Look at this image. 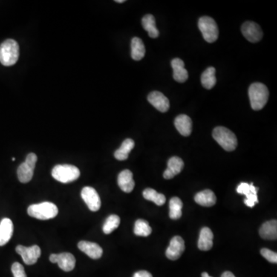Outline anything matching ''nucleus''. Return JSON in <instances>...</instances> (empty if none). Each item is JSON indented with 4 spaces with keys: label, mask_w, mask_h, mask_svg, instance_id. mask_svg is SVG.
Listing matches in <instances>:
<instances>
[{
    "label": "nucleus",
    "mask_w": 277,
    "mask_h": 277,
    "mask_svg": "<svg viewBox=\"0 0 277 277\" xmlns=\"http://www.w3.org/2000/svg\"><path fill=\"white\" fill-rule=\"evenodd\" d=\"M19 56V44L14 39H7L0 45V62L5 67L16 64Z\"/></svg>",
    "instance_id": "f257e3e1"
},
{
    "label": "nucleus",
    "mask_w": 277,
    "mask_h": 277,
    "mask_svg": "<svg viewBox=\"0 0 277 277\" xmlns=\"http://www.w3.org/2000/svg\"><path fill=\"white\" fill-rule=\"evenodd\" d=\"M249 97L252 110H262L269 99L267 87L260 82L252 83L249 88Z\"/></svg>",
    "instance_id": "f03ea898"
},
{
    "label": "nucleus",
    "mask_w": 277,
    "mask_h": 277,
    "mask_svg": "<svg viewBox=\"0 0 277 277\" xmlns=\"http://www.w3.org/2000/svg\"><path fill=\"white\" fill-rule=\"evenodd\" d=\"M212 137L223 149L229 152L236 150L238 144L237 136L226 127H216L212 132Z\"/></svg>",
    "instance_id": "7ed1b4c3"
},
{
    "label": "nucleus",
    "mask_w": 277,
    "mask_h": 277,
    "mask_svg": "<svg viewBox=\"0 0 277 277\" xmlns=\"http://www.w3.org/2000/svg\"><path fill=\"white\" fill-rule=\"evenodd\" d=\"M27 212L29 215L33 218L47 220L56 217L59 210L54 203L44 202V203L33 204L29 206Z\"/></svg>",
    "instance_id": "20e7f679"
},
{
    "label": "nucleus",
    "mask_w": 277,
    "mask_h": 277,
    "mask_svg": "<svg viewBox=\"0 0 277 277\" xmlns=\"http://www.w3.org/2000/svg\"><path fill=\"white\" fill-rule=\"evenodd\" d=\"M52 176L60 183H68L77 180L80 176V171L73 165H57L52 171Z\"/></svg>",
    "instance_id": "39448f33"
},
{
    "label": "nucleus",
    "mask_w": 277,
    "mask_h": 277,
    "mask_svg": "<svg viewBox=\"0 0 277 277\" xmlns=\"http://www.w3.org/2000/svg\"><path fill=\"white\" fill-rule=\"evenodd\" d=\"M199 29L206 42H216L219 37V30L215 20L209 16H203L199 19Z\"/></svg>",
    "instance_id": "423d86ee"
},
{
    "label": "nucleus",
    "mask_w": 277,
    "mask_h": 277,
    "mask_svg": "<svg viewBox=\"0 0 277 277\" xmlns=\"http://www.w3.org/2000/svg\"><path fill=\"white\" fill-rule=\"evenodd\" d=\"M259 188L255 187L253 183L250 184L246 183H241L237 188V192L242 195L246 196V199L244 200V203L249 207H253L257 203H259L258 197H257V193H258Z\"/></svg>",
    "instance_id": "0eeeda50"
},
{
    "label": "nucleus",
    "mask_w": 277,
    "mask_h": 277,
    "mask_svg": "<svg viewBox=\"0 0 277 277\" xmlns=\"http://www.w3.org/2000/svg\"><path fill=\"white\" fill-rule=\"evenodd\" d=\"M16 250L22 257L24 263L27 265L35 264L41 255V249L37 245L30 247L19 245L16 246Z\"/></svg>",
    "instance_id": "6e6552de"
},
{
    "label": "nucleus",
    "mask_w": 277,
    "mask_h": 277,
    "mask_svg": "<svg viewBox=\"0 0 277 277\" xmlns=\"http://www.w3.org/2000/svg\"><path fill=\"white\" fill-rule=\"evenodd\" d=\"M50 260L53 263H58L59 268L65 272H70L76 266V259L70 252H62L59 254H51Z\"/></svg>",
    "instance_id": "1a4fd4ad"
},
{
    "label": "nucleus",
    "mask_w": 277,
    "mask_h": 277,
    "mask_svg": "<svg viewBox=\"0 0 277 277\" xmlns=\"http://www.w3.org/2000/svg\"><path fill=\"white\" fill-rule=\"evenodd\" d=\"M81 197L90 210L96 212L100 209V197L94 188L86 186L82 189Z\"/></svg>",
    "instance_id": "9d476101"
},
{
    "label": "nucleus",
    "mask_w": 277,
    "mask_h": 277,
    "mask_svg": "<svg viewBox=\"0 0 277 277\" xmlns=\"http://www.w3.org/2000/svg\"><path fill=\"white\" fill-rule=\"evenodd\" d=\"M242 33L246 39L251 42H257L263 38V31L258 24L246 22L242 26Z\"/></svg>",
    "instance_id": "9b49d317"
},
{
    "label": "nucleus",
    "mask_w": 277,
    "mask_h": 277,
    "mask_svg": "<svg viewBox=\"0 0 277 277\" xmlns=\"http://www.w3.org/2000/svg\"><path fill=\"white\" fill-rule=\"evenodd\" d=\"M185 250L184 240L182 237L177 236L171 240L169 246L166 251V255L171 260H177L181 257Z\"/></svg>",
    "instance_id": "f8f14e48"
},
{
    "label": "nucleus",
    "mask_w": 277,
    "mask_h": 277,
    "mask_svg": "<svg viewBox=\"0 0 277 277\" xmlns=\"http://www.w3.org/2000/svg\"><path fill=\"white\" fill-rule=\"evenodd\" d=\"M148 101L157 110L161 113H166L169 109V101L163 93L154 91L150 93Z\"/></svg>",
    "instance_id": "ddd939ff"
},
{
    "label": "nucleus",
    "mask_w": 277,
    "mask_h": 277,
    "mask_svg": "<svg viewBox=\"0 0 277 277\" xmlns=\"http://www.w3.org/2000/svg\"><path fill=\"white\" fill-rule=\"evenodd\" d=\"M184 167V163L182 159L178 157H174L168 160L167 169L163 174V177L166 180H171L181 173Z\"/></svg>",
    "instance_id": "4468645a"
},
{
    "label": "nucleus",
    "mask_w": 277,
    "mask_h": 277,
    "mask_svg": "<svg viewBox=\"0 0 277 277\" xmlns=\"http://www.w3.org/2000/svg\"><path fill=\"white\" fill-rule=\"evenodd\" d=\"M78 248L82 252H85L90 258L97 260L102 257V247L97 243H92L89 241H80L78 243Z\"/></svg>",
    "instance_id": "2eb2a0df"
},
{
    "label": "nucleus",
    "mask_w": 277,
    "mask_h": 277,
    "mask_svg": "<svg viewBox=\"0 0 277 277\" xmlns=\"http://www.w3.org/2000/svg\"><path fill=\"white\" fill-rule=\"evenodd\" d=\"M118 185L123 192L131 193L135 186L133 173L129 169L122 171L118 176Z\"/></svg>",
    "instance_id": "dca6fc26"
},
{
    "label": "nucleus",
    "mask_w": 277,
    "mask_h": 277,
    "mask_svg": "<svg viewBox=\"0 0 277 277\" xmlns=\"http://www.w3.org/2000/svg\"><path fill=\"white\" fill-rule=\"evenodd\" d=\"M176 128L183 136H189L192 133V119L189 116L181 114L177 116L174 121Z\"/></svg>",
    "instance_id": "f3484780"
},
{
    "label": "nucleus",
    "mask_w": 277,
    "mask_h": 277,
    "mask_svg": "<svg viewBox=\"0 0 277 277\" xmlns=\"http://www.w3.org/2000/svg\"><path fill=\"white\" fill-rule=\"evenodd\" d=\"M13 233V223L9 218H4L0 223V246L7 244Z\"/></svg>",
    "instance_id": "a211bd4d"
},
{
    "label": "nucleus",
    "mask_w": 277,
    "mask_h": 277,
    "mask_svg": "<svg viewBox=\"0 0 277 277\" xmlns=\"http://www.w3.org/2000/svg\"><path fill=\"white\" fill-rule=\"evenodd\" d=\"M173 70H174V78L177 82H184L188 79V72L185 69L184 62L179 58L174 59L171 62Z\"/></svg>",
    "instance_id": "6ab92c4d"
},
{
    "label": "nucleus",
    "mask_w": 277,
    "mask_h": 277,
    "mask_svg": "<svg viewBox=\"0 0 277 277\" xmlns=\"http://www.w3.org/2000/svg\"><path fill=\"white\" fill-rule=\"evenodd\" d=\"M214 246V233L209 228L203 227L200 231L198 248L200 250L208 251Z\"/></svg>",
    "instance_id": "aec40b11"
},
{
    "label": "nucleus",
    "mask_w": 277,
    "mask_h": 277,
    "mask_svg": "<svg viewBox=\"0 0 277 277\" xmlns=\"http://www.w3.org/2000/svg\"><path fill=\"white\" fill-rule=\"evenodd\" d=\"M194 200H195L196 203H198L200 206H205V207H210V206H214L217 203V197H216L215 194L210 189H206V190L198 193L195 196Z\"/></svg>",
    "instance_id": "412c9836"
},
{
    "label": "nucleus",
    "mask_w": 277,
    "mask_h": 277,
    "mask_svg": "<svg viewBox=\"0 0 277 277\" xmlns=\"http://www.w3.org/2000/svg\"><path fill=\"white\" fill-rule=\"evenodd\" d=\"M260 237L265 240H273L277 238V221L270 220L262 225L260 229Z\"/></svg>",
    "instance_id": "4be33fe9"
},
{
    "label": "nucleus",
    "mask_w": 277,
    "mask_h": 277,
    "mask_svg": "<svg viewBox=\"0 0 277 277\" xmlns=\"http://www.w3.org/2000/svg\"><path fill=\"white\" fill-rule=\"evenodd\" d=\"M146 54V49L141 39L134 37L131 41V56L134 60L140 61Z\"/></svg>",
    "instance_id": "5701e85b"
},
{
    "label": "nucleus",
    "mask_w": 277,
    "mask_h": 277,
    "mask_svg": "<svg viewBox=\"0 0 277 277\" xmlns=\"http://www.w3.org/2000/svg\"><path fill=\"white\" fill-rule=\"evenodd\" d=\"M142 25L143 29L148 32L150 37L156 39L160 35V32L156 27V19L154 16L151 14H147L143 16L142 19Z\"/></svg>",
    "instance_id": "b1692460"
},
{
    "label": "nucleus",
    "mask_w": 277,
    "mask_h": 277,
    "mask_svg": "<svg viewBox=\"0 0 277 277\" xmlns=\"http://www.w3.org/2000/svg\"><path fill=\"white\" fill-rule=\"evenodd\" d=\"M135 143L131 139H126L122 142L120 148L115 152L114 157L116 160L123 161L127 160L129 154L131 152L132 150L134 148Z\"/></svg>",
    "instance_id": "393cba45"
},
{
    "label": "nucleus",
    "mask_w": 277,
    "mask_h": 277,
    "mask_svg": "<svg viewBox=\"0 0 277 277\" xmlns=\"http://www.w3.org/2000/svg\"><path fill=\"white\" fill-rule=\"evenodd\" d=\"M201 82L203 87L207 90L214 88V86L217 83L216 69L214 67H209L203 72L201 76Z\"/></svg>",
    "instance_id": "a878e982"
},
{
    "label": "nucleus",
    "mask_w": 277,
    "mask_h": 277,
    "mask_svg": "<svg viewBox=\"0 0 277 277\" xmlns=\"http://www.w3.org/2000/svg\"><path fill=\"white\" fill-rule=\"evenodd\" d=\"M183 202L178 197H173L169 201V217L172 220H179L182 217Z\"/></svg>",
    "instance_id": "bb28decb"
},
{
    "label": "nucleus",
    "mask_w": 277,
    "mask_h": 277,
    "mask_svg": "<svg viewBox=\"0 0 277 277\" xmlns=\"http://www.w3.org/2000/svg\"><path fill=\"white\" fill-rule=\"evenodd\" d=\"M143 197L149 201L154 202L157 206H163L166 203V197L163 194H159L155 189L148 188L143 193Z\"/></svg>",
    "instance_id": "cd10ccee"
},
{
    "label": "nucleus",
    "mask_w": 277,
    "mask_h": 277,
    "mask_svg": "<svg viewBox=\"0 0 277 277\" xmlns=\"http://www.w3.org/2000/svg\"><path fill=\"white\" fill-rule=\"evenodd\" d=\"M18 179L23 183H27L33 179V169L24 162L17 169Z\"/></svg>",
    "instance_id": "c85d7f7f"
},
{
    "label": "nucleus",
    "mask_w": 277,
    "mask_h": 277,
    "mask_svg": "<svg viewBox=\"0 0 277 277\" xmlns=\"http://www.w3.org/2000/svg\"><path fill=\"white\" fill-rule=\"evenodd\" d=\"M152 232V228L147 221L144 220H138L135 223L134 233L139 237H148Z\"/></svg>",
    "instance_id": "c756f323"
},
{
    "label": "nucleus",
    "mask_w": 277,
    "mask_h": 277,
    "mask_svg": "<svg viewBox=\"0 0 277 277\" xmlns=\"http://www.w3.org/2000/svg\"><path fill=\"white\" fill-rule=\"evenodd\" d=\"M120 223V218L117 215H111L106 219L104 223L102 230L104 233L110 234L115 230Z\"/></svg>",
    "instance_id": "7c9ffc66"
},
{
    "label": "nucleus",
    "mask_w": 277,
    "mask_h": 277,
    "mask_svg": "<svg viewBox=\"0 0 277 277\" xmlns=\"http://www.w3.org/2000/svg\"><path fill=\"white\" fill-rule=\"evenodd\" d=\"M260 253L268 261L272 263H277V253L273 251H271L270 249H266V248H263L260 250Z\"/></svg>",
    "instance_id": "2f4dec72"
},
{
    "label": "nucleus",
    "mask_w": 277,
    "mask_h": 277,
    "mask_svg": "<svg viewBox=\"0 0 277 277\" xmlns=\"http://www.w3.org/2000/svg\"><path fill=\"white\" fill-rule=\"evenodd\" d=\"M12 272L14 277H27L24 266L19 263H14L12 266Z\"/></svg>",
    "instance_id": "473e14b6"
},
{
    "label": "nucleus",
    "mask_w": 277,
    "mask_h": 277,
    "mask_svg": "<svg viewBox=\"0 0 277 277\" xmlns=\"http://www.w3.org/2000/svg\"><path fill=\"white\" fill-rule=\"evenodd\" d=\"M37 162V156L36 154L31 153V154H28L27 158H26L25 163L30 166V168L34 171L35 167H36V163Z\"/></svg>",
    "instance_id": "72a5a7b5"
},
{
    "label": "nucleus",
    "mask_w": 277,
    "mask_h": 277,
    "mask_svg": "<svg viewBox=\"0 0 277 277\" xmlns=\"http://www.w3.org/2000/svg\"><path fill=\"white\" fill-rule=\"evenodd\" d=\"M133 277H153V275L151 272H147V271L141 270L136 272Z\"/></svg>",
    "instance_id": "f704fd0d"
},
{
    "label": "nucleus",
    "mask_w": 277,
    "mask_h": 277,
    "mask_svg": "<svg viewBox=\"0 0 277 277\" xmlns=\"http://www.w3.org/2000/svg\"><path fill=\"white\" fill-rule=\"evenodd\" d=\"M221 277H236L232 272H229V271H226L222 274Z\"/></svg>",
    "instance_id": "c9c22d12"
},
{
    "label": "nucleus",
    "mask_w": 277,
    "mask_h": 277,
    "mask_svg": "<svg viewBox=\"0 0 277 277\" xmlns=\"http://www.w3.org/2000/svg\"><path fill=\"white\" fill-rule=\"evenodd\" d=\"M202 277H212V276H210V275H209V274L207 273V272H203V273H202Z\"/></svg>",
    "instance_id": "e433bc0d"
},
{
    "label": "nucleus",
    "mask_w": 277,
    "mask_h": 277,
    "mask_svg": "<svg viewBox=\"0 0 277 277\" xmlns=\"http://www.w3.org/2000/svg\"><path fill=\"white\" fill-rule=\"evenodd\" d=\"M115 2L118 3V4H122V3H125V0H116Z\"/></svg>",
    "instance_id": "4c0bfd02"
},
{
    "label": "nucleus",
    "mask_w": 277,
    "mask_h": 277,
    "mask_svg": "<svg viewBox=\"0 0 277 277\" xmlns=\"http://www.w3.org/2000/svg\"><path fill=\"white\" fill-rule=\"evenodd\" d=\"M12 160H13V161H15V160H16V159L13 158V159H12Z\"/></svg>",
    "instance_id": "58836bf2"
}]
</instances>
